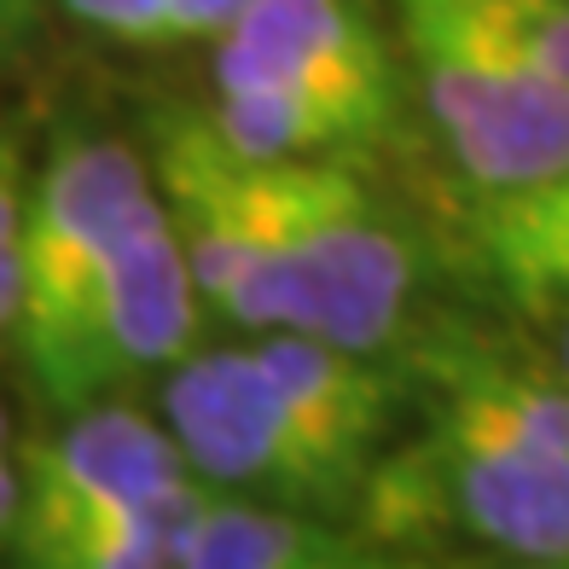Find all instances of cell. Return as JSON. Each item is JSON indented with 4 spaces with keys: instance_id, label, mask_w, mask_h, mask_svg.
Listing matches in <instances>:
<instances>
[{
    "instance_id": "cell-23",
    "label": "cell",
    "mask_w": 569,
    "mask_h": 569,
    "mask_svg": "<svg viewBox=\"0 0 569 569\" xmlns=\"http://www.w3.org/2000/svg\"><path fill=\"white\" fill-rule=\"evenodd\" d=\"M0 448H7V407H0Z\"/></svg>"
},
{
    "instance_id": "cell-4",
    "label": "cell",
    "mask_w": 569,
    "mask_h": 569,
    "mask_svg": "<svg viewBox=\"0 0 569 569\" xmlns=\"http://www.w3.org/2000/svg\"><path fill=\"white\" fill-rule=\"evenodd\" d=\"M163 430L216 495H244L291 511H343L360 477L331 459L262 372L256 349H192L169 367Z\"/></svg>"
},
{
    "instance_id": "cell-3",
    "label": "cell",
    "mask_w": 569,
    "mask_h": 569,
    "mask_svg": "<svg viewBox=\"0 0 569 569\" xmlns=\"http://www.w3.org/2000/svg\"><path fill=\"white\" fill-rule=\"evenodd\" d=\"M146 163L198 302L250 338L297 331V284L279 227V163L244 158L210 111L163 117L151 128Z\"/></svg>"
},
{
    "instance_id": "cell-8",
    "label": "cell",
    "mask_w": 569,
    "mask_h": 569,
    "mask_svg": "<svg viewBox=\"0 0 569 569\" xmlns=\"http://www.w3.org/2000/svg\"><path fill=\"white\" fill-rule=\"evenodd\" d=\"M187 482L198 477L187 471L163 419H146L122 401H88L70 412L64 430L23 448L12 547L30 552L47 540L99 529L111 517L151 511Z\"/></svg>"
},
{
    "instance_id": "cell-9",
    "label": "cell",
    "mask_w": 569,
    "mask_h": 569,
    "mask_svg": "<svg viewBox=\"0 0 569 569\" xmlns=\"http://www.w3.org/2000/svg\"><path fill=\"white\" fill-rule=\"evenodd\" d=\"M216 82H297L383 140L396 122V64L360 0H244L216 36Z\"/></svg>"
},
{
    "instance_id": "cell-7",
    "label": "cell",
    "mask_w": 569,
    "mask_h": 569,
    "mask_svg": "<svg viewBox=\"0 0 569 569\" xmlns=\"http://www.w3.org/2000/svg\"><path fill=\"white\" fill-rule=\"evenodd\" d=\"M158 198L151 163L117 134H59L47 163L30 174L23 210V291L18 338L23 367L41 360L106 268L117 232Z\"/></svg>"
},
{
    "instance_id": "cell-21",
    "label": "cell",
    "mask_w": 569,
    "mask_h": 569,
    "mask_svg": "<svg viewBox=\"0 0 569 569\" xmlns=\"http://www.w3.org/2000/svg\"><path fill=\"white\" fill-rule=\"evenodd\" d=\"M558 372H563V383H569V320H563V349H558Z\"/></svg>"
},
{
    "instance_id": "cell-13",
    "label": "cell",
    "mask_w": 569,
    "mask_h": 569,
    "mask_svg": "<svg viewBox=\"0 0 569 569\" xmlns=\"http://www.w3.org/2000/svg\"><path fill=\"white\" fill-rule=\"evenodd\" d=\"M216 488L210 482H187L180 495L163 506L134 511V517H111L99 529L47 540V547L18 552L23 569H180V547L198 523V511L210 506Z\"/></svg>"
},
{
    "instance_id": "cell-18",
    "label": "cell",
    "mask_w": 569,
    "mask_h": 569,
    "mask_svg": "<svg viewBox=\"0 0 569 569\" xmlns=\"http://www.w3.org/2000/svg\"><path fill=\"white\" fill-rule=\"evenodd\" d=\"M18 523V459L0 448V540H12Z\"/></svg>"
},
{
    "instance_id": "cell-1",
    "label": "cell",
    "mask_w": 569,
    "mask_h": 569,
    "mask_svg": "<svg viewBox=\"0 0 569 569\" xmlns=\"http://www.w3.org/2000/svg\"><path fill=\"white\" fill-rule=\"evenodd\" d=\"M430 436L396 471V511L442 488L453 523L523 563L569 558V383L488 343L430 355Z\"/></svg>"
},
{
    "instance_id": "cell-20",
    "label": "cell",
    "mask_w": 569,
    "mask_h": 569,
    "mask_svg": "<svg viewBox=\"0 0 569 569\" xmlns=\"http://www.w3.org/2000/svg\"><path fill=\"white\" fill-rule=\"evenodd\" d=\"M36 18V0H0V36H18Z\"/></svg>"
},
{
    "instance_id": "cell-11",
    "label": "cell",
    "mask_w": 569,
    "mask_h": 569,
    "mask_svg": "<svg viewBox=\"0 0 569 569\" xmlns=\"http://www.w3.org/2000/svg\"><path fill=\"white\" fill-rule=\"evenodd\" d=\"M367 540L343 535L320 511H291L244 495H210L180 547V569H331Z\"/></svg>"
},
{
    "instance_id": "cell-2",
    "label": "cell",
    "mask_w": 569,
    "mask_h": 569,
    "mask_svg": "<svg viewBox=\"0 0 569 569\" xmlns=\"http://www.w3.org/2000/svg\"><path fill=\"white\" fill-rule=\"evenodd\" d=\"M401 47L453 163L477 192L535 187L569 163V88H558L488 0H396Z\"/></svg>"
},
{
    "instance_id": "cell-10",
    "label": "cell",
    "mask_w": 569,
    "mask_h": 569,
    "mask_svg": "<svg viewBox=\"0 0 569 569\" xmlns=\"http://www.w3.org/2000/svg\"><path fill=\"white\" fill-rule=\"evenodd\" d=\"M250 349L279 383V396L291 401V412L308 425V436L367 482L396 407L390 372L378 367V355L326 343L315 331H262V338H250Z\"/></svg>"
},
{
    "instance_id": "cell-22",
    "label": "cell",
    "mask_w": 569,
    "mask_h": 569,
    "mask_svg": "<svg viewBox=\"0 0 569 569\" xmlns=\"http://www.w3.org/2000/svg\"><path fill=\"white\" fill-rule=\"evenodd\" d=\"M523 569H569V558H540V563H523Z\"/></svg>"
},
{
    "instance_id": "cell-5",
    "label": "cell",
    "mask_w": 569,
    "mask_h": 569,
    "mask_svg": "<svg viewBox=\"0 0 569 569\" xmlns=\"http://www.w3.org/2000/svg\"><path fill=\"white\" fill-rule=\"evenodd\" d=\"M279 227L297 284V331L378 355L412 297V244L355 174V158L279 163Z\"/></svg>"
},
{
    "instance_id": "cell-14",
    "label": "cell",
    "mask_w": 569,
    "mask_h": 569,
    "mask_svg": "<svg viewBox=\"0 0 569 569\" xmlns=\"http://www.w3.org/2000/svg\"><path fill=\"white\" fill-rule=\"evenodd\" d=\"M23 210H30V169L23 146L0 128V355L18 338V291H23Z\"/></svg>"
},
{
    "instance_id": "cell-16",
    "label": "cell",
    "mask_w": 569,
    "mask_h": 569,
    "mask_svg": "<svg viewBox=\"0 0 569 569\" xmlns=\"http://www.w3.org/2000/svg\"><path fill=\"white\" fill-rule=\"evenodd\" d=\"M64 12L122 47H169V0H64Z\"/></svg>"
},
{
    "instance_id": "cell-6",
    "label": "cell",
    "mask_w": 569,
    "mask_h": 569,
    "mask_svg": "<svg viewBox=\"0 0 569 569\" xmlns=\"http://www.w3.org/2000/svg\"><path fill=\"white\" fill-rule=\"evenodd\" d=\"M198 320V284L163 216V198H151L117 232L106 268L93 273L59 343L30 360V378L59 412H76L88 401H106L117 383L140 372H169L180 355H192Z\"/></svg>"
},
{
    "instance_id": "cell-19",
    "label": "cell",
    "mask_w": 569,
    "mask_h": 569,
    "mask_svg": "<svg viewBox=\"0 0 569 569\" xmlns=\"http://www.w3.org/2000/svg\"><path fill=\"white\" fill-rule=\"evenodd\" d=\"M331 569H425V563H412V558H396L390 547H360L355 558H343V563H331Z\"/></svg>"
},
{
    "instance_id": "cell-17",
    "label": "cell",
    "mask_w": 569,
    "mask_h": 569,
    "mask_svg": "<svg viewBox=\"0 0 569 569\" xmlns=\"http://www.w3.org/2000/svg\"><path fill=\"white\" fill-rule=\"evenodd\" d=\"M239 12H244V0H169V47L216 41Z\"/></svg>"
},
{
    "instance_id": "cell-12",
    "label": "cell",
    "mask_w": 569,
    "mask_h": 569,
    "mask_svg": "<svg viewBox=\"0 0 569 569\" xmlns=\"http://www.w3.org/2000/svg\"><path fill=\"white\" fill-rule=\"evenodd\" d=\"M477 239L511 291L569 302V192L558 180L482 192Z\"/></svg>"
},
{
    "instance_id": "cell-15",
    "label": "cell",
    "mask_w": 569,
    "mask_h": 569,
    "mask_svg": "<svg viewBox=\"0 0 569 569\" xmlns=\"http://www.w3.org/2000/svg\"><path fill=\"white\" fill-rule=\"evenodd\" d=\"M495 18L511 30V41L552 76L558 88H569V0H488Z\"/></svg>"
}]
</instances>
